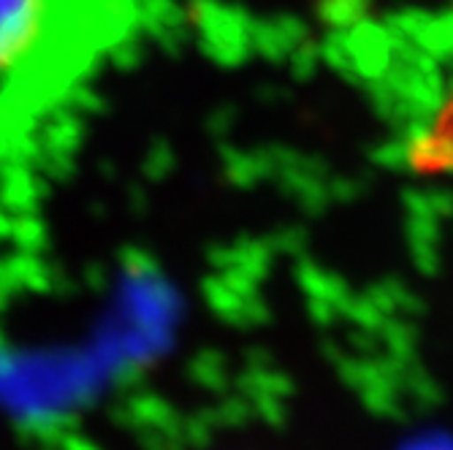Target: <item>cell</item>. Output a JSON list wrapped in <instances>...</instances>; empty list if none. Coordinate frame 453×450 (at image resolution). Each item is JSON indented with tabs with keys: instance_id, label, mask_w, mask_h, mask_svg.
Wrapping results in <instances>:
<instances>
[{
	"instance_id": "cell-1",
	"label": "cell",
	"mask_w": 453,
	"mask_h": 450,
	"mask_svg": "<svg viewBox=\"0 0 453 450\" xmlns=\"http://www.w3.org/2000/svg\"><path fill=\"white\" fill-rule=\"evenodd\" d=\"M134 0H0V126L63 103L122 47Z\"/></svg>"
},
{
	"instance_id": "cell-2",
	"label": "cell",
	"mask_w": 453,
	"mask_h": 450,
	"mask_svg": "<svg viewBox=\"0 0 453 450\" xmlns=\"http://www.w3.org/2000/svg\"><path fill=\"white\" fill-rule=\"evenodd\" d=\"M407 163L421 177H453V76L434 111L407 144Z\"/></svg>"
}]
</instances>
